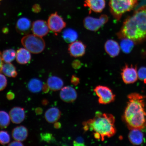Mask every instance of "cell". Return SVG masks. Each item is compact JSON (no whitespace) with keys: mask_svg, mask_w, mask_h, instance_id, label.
<instances>
[{"mask_svg":"<svg viewBox=\"0 0 146 146\" xmlns=\"http://www.w3.org/2000/svg\"><path fill=\"white\" fill-rule=\"evenodd\" d=\"M105 49L106 52L111 57L114 58L119 54L120 47L118 43L113 40H109L106 42Z\"/></svg>","mask_w":146,"mask_h":146,"instance_id":"cell-14","label":"cell"},{"mask_svg":"<svg viewBox=\"0 0 146 146\" xmlns=\"http://www.w3.org/2000/svg\"><path fill=\"white\" fill-rule=\"evenodd\" d=\"M1 72L9 77L15 78L17 75L15 67L10 63L3 64Z\"/></svg>","mask_w":146,"mask_h":146,"instance_id":"cell-24","label":"cell"},{"mask_svg":"<svg viewBox=\"0 0 146 146\" xmlns=\"http://www.w3.org/2000/svg\"><path fill=\"white\" fill-rule=\"evenodd\" d=\"M7 85V80L5 76L0 74V91H2L6 88Z\"/></svg>","mask_w":146,"mask_h":146,"instance_id":"cell-30","label":"cell"},{"mask_svg":"<svg viewBox=\"0 0 146 146\" xmlns=\"http://www.w3.org/2000/svg\"><path fill=\"white\" fill-rule=\"evenodd\" d=\"M21 43L25 48L34 54L40 53L45 47V42L43 38L34 34L24 36Z\"/></svg>","mask_w":146,"mask_h":146,"instance_id":"cell-5","label":"cell"},{"mask_svg":"<svg viewBox=\"0 0 146 146\" xmlns=\"http://www.w3.org/2000/svg\"><path fill=\"white\" fill-rule=\"evenodd\" d=\"M41 7L38 4H35L33 5L32 8L33 11L35 13H38L41 11Z\"/></svg>","mask_w":146,"mask_h":146,"instance_id":"cell-34","label":"cell"},{"mask_svg":"<svg viewBox=\"0 0 146 146\" xmlns=\"http://www.w3.org/2000/svg\"><path fill=\"white\" fill-rule=\"evenodd\" d=\"M84 6L94 12L100 13L105 8V0H85Z\"/></svg>","mask_w":146,"mask_h":146,"instance_id":"cell-15","label":"cell"},{"mask_svg":"<svg viewBox=\"0 0 146 146\" xmlns=\"http://www.w3.org/2000/svg\"><path fill=\"white\" fill-rule=\"evenodd\" d=\"M61 116V112L59 109L56 107L51 108L47 110L45 114L46 120L49 123L56 122Z\"/></svg>","mask_w":146,"mask_h":146,"instance_id":"cell-20","label":"cell"},{"mask_svg":"<svg viewBox=\"0 0 146 146\" xmlns=\"http://www.w3.org/2000/svg\"><path fill=\"white\" fill-rule=\"evenodd\" d=\"M15 97V95L12 91H10L7 94V98L9 100H13Z\"/></svg>","mask_w":146,"mask_h":146,"instance_id":"cell-33","label":"cell"},{"mask_svg":"<svg viewBox=\"0 0 146 146\" xmlns=\"http://www.w3.org/2000/svg\"><path fill=\"white\" fill-rule=\"evenodd\" d=\"M94 91L98 97V102L101 104H107L115 100V95L108 87L98 86L94 89Z\"/></svg>","mask_w":146,"mask_h":146,"instance_id":"cell-7","label":"cell"},{"mask_svg":"<svg viewBox=\"0 0 146 146\" xmlns=\"http://www.w3.org/2000/svg\"><path fill=\"white\" fill-rule=\"evenodd\" d=\"M50 30L48 24L43 20H37L33 23L32 31L35 35L42 37L48 34Z\"/></svg>","mask_w":146,"mask_h":146,"instance_id":"cell-11","label":"cell"},{"mask_svg":"<svg viewBox=\"0 0 146 146\" xmlns=\"http://www.w3.org/2000/svg\"><path fill=\"white\" fill-rule=\"evenodd\" d=\"M30 52L26 48H21L16 52V60L18 63L25 64L30 61L31 56Z\"/></svg>","mask_w":146,"mask_h":146,"instance_id":"cell-19","label":"cell"},{"mask_svg":"<svg viewBox=\"0 0 146 146\" xmlns=\"http://www.w3.org/2000/svg\"><path fill=\"white\" fill-rule=\"evenodd\" d=\"M43 86V83L38 78H34L28 82L27 87L31 92L38 93L42 90Z\"/></svg>","mask_w":146,"mask_h":146,"instance_id":"cell-22","label":"cell"},{"mask_svg":"<svg viewBox=\"0 0 146 146\" xmlns=\"http://www.w3.org/2000/svg\"><path fill=\"white\" fill-rule=\"evenodd\" d=\"M86 46L81 41H76L70 43L68 47L70 55L74 58L81 57L85 54Z\"/></svg>","mask_w":146,"mask_h":146,"instance_id":"cell-10","label":"cell"},{"mask_svg":"<svg viewBox=\"0 0 146 146\" xmlns=\"http://www.w3.org/2000/svg\"><path fill=\"white\" fill-rule=\"evenodd\" d=\"M73 67L75 68H79L81 66V62L78 60H75L73 62L72 64Z\"/></svg>","mask_w":146,"mask_h":146,"instance_id":"cell-32","label":"cell"},{"mask_svg":"<svg viewBox=\"0 0 146 146\" xmlns=\"http://www.w3.org/2000/svg\"><path fill=\"white\" fill-rule=\"evenodd\" d=\"M143 134L141 129H130L129 134V141L134 145H139L143 141Z\"/></svg>","mask_w":146,"mask_h":146,"instance_id":"cell-18","label":"cell"},{"mask_svg":"<svg viewBox=\"0 0 146 146\" xmlns=\"http://www.w3.org/2000/svg\"><path fill=\"white\" fill-rule=\"evenodd\" d=\"M28 135V130L23 125L15 128L12 132V136L16 141L22 142L25 141Z\"/></svg>","mask_w":146,"mask_h":146,"instance_id":"cell-17","label":"cell"},{"mask_svg":"<svg viewBox=\"0 0 146 146\" xmlns=\"http://www.w3.org/2000/svg\"><path fill=\"white\" fill-rule=\"evenodd\" d=\"M84 143L83 139L81 137L77 138L74 142V145H84Z\"/></svg>","mask_w":146,"mask_h":146,"instance_id":"cell-31","label":"cell"},{"mask_svg":"<svg viewBox=\"0 0 146 146\" xmlns=\"http://www.w3.org/2000/svg\"><path fill=\"white\" fill-rule=\"evenodd\" d=\"M137 4V0H110L109 3L111 13L117 21L123 14L133 10Z\"/></svg>","mask_w":146,"mask_h":146,"instance_id":"cell-4","label":"cell"},{"mask_svg":"<svg viewBox=\"0 0 146 146\" xmlns=\"http://www.w3.org/2000/svg\"><path fill=\"white\" fill-rule=\"evenodd\" d=\"M117 36L135 43L141 42L146 39V5L137 9L125 20Z\"/></svg>","mask_w":146,"mask_h":146,"instance_id":"cell-1","label":"cell"},{"mask_svg":"<svg viewBox=\"0 0 146 146\" xmlns=\"http://www.w3.org/2000/svg\"><path fill=\"white\" fill-rule=\"evenodd\" d=\"M129 101L124 115V119L130 129H141L146 125V112L144 97L138 93L128 96Z\"/></svg>","mask_w":146,"mask_h":146,"instance_id":"cell-2","label":"cell"},{"mask_svg":"<svg viewBox=\"0 0 146 146\" xmlns=\"http://www.w3.org/2000/svg\"><path fill=\"white\" fill-rule=\"evenodd\" d=\"M9 115L13 123H21L25 118V109L21 107H14L11 109L9 112Z\"/></svg>","mask_w":146,"mask_h":146,"instance_id":"cell-13","label":"cell"},{"mask_svg":"<svg viewBox=\"0 0 146 146\" xmlns=\"http://www.w3.org/2000/svg\"><path fill=\"white\" fill-rule=\"evenodd\" d=\"M3 64V60L2 57V54L0 52V72H1Z\"/></svg>","mask_w":146,"mask_h":146,"instance_id":"cell-36","label":"cell"},{"mask_svg":"<svg viewBox=\"0 0 146 146\" xmlns=\"http://www.w3.org/2000/svg\"><path fill=\"white\" fill-rule=\"evenodd\" d=\"M62 37L66 42L70 43L76 40L78 37V34L74 29L68 28L64 31Z\"/></svg>","mask_w":146,"mask_h":146,"instance_id":"cell-23","label":"cell"},{"mask_svg":"<svg viewBox=\"0 0 146 146\" xmlns=\"http://www.w3.org/2000/svg\"><path fill=\"white\" fill-rule=\"evenodd\" d=\"M120 42V47L123 52L125 54H129L132 50L134 46V41L127 38H123Z\"/></svg>","mask_w":146,"mask_h":146,"instance_id":"cell-25","label":"cell"},{"mask_svg":"<svg viewBox=\"0 0 146 146\" xmlns=\"http://www.w3.org/2000/svg\"><path fill=\"white\" fill-rule=\"evenodd\" d=\"M10 115L5 111H0V129L6 128L10 123Z\"/></svg>","mask_w":146,"mask_h":146,"instance_id":"cell-27","label":"cell"},{"mask_svg":"<svg viewBox=\"0 0 146 146\" xmlns=\"http://www.w3.org/2000/svg\"><path fill=\"white\" fill-rule=\"evenodd\" d=\"M8 146H23V144L21 143V142L16 141H13L10 143L8 144Z\"/></svg>","mask_w":146,"mask_h":146,"instance_id":"cell-35","label":"cell"},{"mask_svg":"<svg viewBox=\"0 0 146 146\" xmlns=\"http://www.w3.org/2000/svg\"><path fill=\"white\" fill-rule=\"evenodd\" d=\"M31 27L30 20L26 17H22L18 19L16 23V29L17 31L21 34L29 33Z\"/></svg>","mask_w":146,"mask_h":146,"instance_id":"cell-16","label":"cell"},{"mask_svg":"<svg viewBox=\"0 0 146 146\" xmlns=\"http://www.w3.org/2000/svg\"><path fill=\"white\" fill-rule=\"evenodd\" d=\"M47 23L50 30L56 34L61 32L66 25L63 18L59 15L57 12L50 15Z\"/></svg>","mask_w":146,"mask_h":146,"instance_id":"cell-8","label":"cell"},{"mask_svg":"<svg viewBox=\"0 0 146 146\" xmlns=\"http://www.w3.org/2000/svg\"><path fill=\"white\" fill-rule=\"evenodd\" d=\"M16 54L15 51L13 49L5 50L2 54L3 61L5 63H10L15 59Z\"/></svg>","mask_w":146,"mask_h":146,"instance_id":"cell-26","label":"cell"},{"mask_svg":"<svg viewBox=\"0 0 146 146\" xmlns=\"http://www.w3.org/2000/svg\"><path fill=\"white\" fill-rule=\"evenodd\" d=\"M60 96L63 101L67 103H71L76 100L77 97V94L74 88L67 86L64 87L61 89Z\"/></svg>","mask_w":146,"mask_h":146,"instance_id":"cell-12","label":"cell"},{"mask_svg":"<svg viewBox=\"0 0 146 146\" xmlns=\"http://www.w3.org/2000/svg\"><path fill=\"white\" fill-rule=\"evenodd\" d=\"M41 112L42 111L41 110V109L37 108L36 109V113L39 114L41 113Z\"/></svg>","mask_w":146,"mask_h":146,"instance_id":"cell-37","label":"cell"},{"mask_svg":"<svg viewBox=\"0 0 146 146\" xmlns=\"http://www.w3.org/2000/svg\"><path fill=\"white\" fill-rule=\"evenodd\" d=\"M115 123L112 115L98 112L94 118L84 123V128L86 130L90 128L94 131L95 138L104 141L105 137H111L115 134Z\"/></svg>","mask_w":146,"mask_h":146,"instance_id":"cell-3","label":"cell"},{"mask_svg":"<svg viewBox=\"0 0 146 146\" xmlns=\"http://www.w3.org/2000/svg\"><path fill=\"white\" fill-rule=\"evenodd\" d=\"M121 75L124 83L127 84L134 83L138 78L137 67L132 65L130 66L126 65L122 69Z\"/></svg>","mask_w":146,"mask_h":146,"instance_id":"cell-9","label":"cell"},{"mask_svg":"<svg viewBox=\"0 0 146 146\" xmlns=\"http://www.w3.org/2000/svg\"><path fill=\"white\" fill-rule=\"evenodd\" d=\"M63 80L58 76H52L48 78L47 81V85L49 88L53 91L60 90L63 87Z\"/></svg>","mask_w":146,"mask_h":146,"instance_id":"cell-21","label":"cell"},{"mask_svg":"<svg viewBox=\"0 0 146 146\" xmlns=\"http://www.w3.org/2000/svg\"><path fill=\"white\" fill-rule=\"evenodd\" d=\"M10 141V135L7 131H0V143L5 145L9 143Z\"/></svg>","mask_w":146,"mask_h":146,"instance_id":"cell-28","label":"cell"},{"mask_svg":"<svg viewBox=\"0 0 146 146\" xmlns=\"http://www.w3.org/2000/svg\"><path fill=\"white\" fill-rule=\"evenodd\" d=\"M1 1V0H0V1Z\"/></svg>","mask_w":146,"mask_h":146,"instance_id":"cell-38","label":"cell"},{"mask_svg":"<svg viewBox=\"0 0 146 146\" xmlns=\"http://www.w3.org/2000/svg\"><path fill=\"white\" fill-rule=\"evenodd\" d=\"M108 19V16L105 14L102 15L99 18L87 16L84 20V27L87 30L96 32L105 25Z\"/></svg>","mask_w":146,"mask_h":146,"instance_id":"cell-6","label":"cell"},{"mask_svg":"<svg viewBox=\"0 0 146 146\" xmlns=\"http://www.w3.org/2000/svg\"><path fill=\"white\" fill-rule=\"evenodd\" d=\"M138 75V78L146 84V67H142L139 69Z\"/></svg>","mask_w":146,"mask_h":146,"instance_id":"cell-29","label":"cell"}]
</instances>
